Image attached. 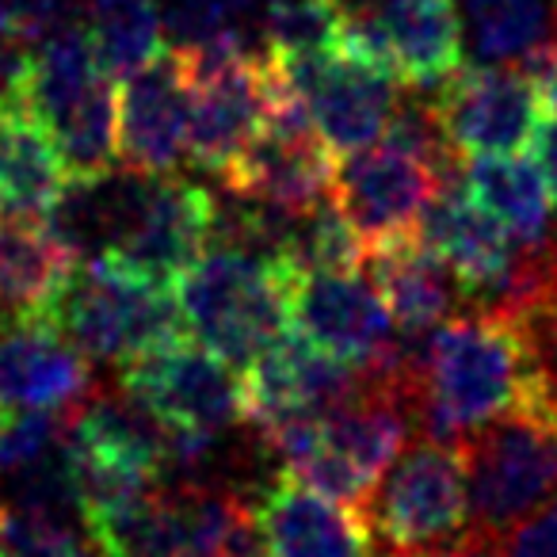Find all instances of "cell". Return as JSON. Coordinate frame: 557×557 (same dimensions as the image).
Returning <instances> with one entry per match:
<instances>
[{
  "instance_id": "cell-30",
  "label": "cell",
  "mask_w": 557,
  "mask_h": 557,
  "mask_svg": "<svg viewBox=\"0 0 557 557\" xmlns=\"http://www.w3.org/2000/svg\"><path fill=\"white\" fill-rule=\"evenodd\" d=\"M214 557H268V542H263L260 519L245 500H237L230 523H225L222 539H218Z\"/></svg>"
},
{
  "instance_id": "cell-4",
  "label": "cell",
  "mask_w": 557,
  "mask_h": 557,
  "mask_svg": "<svg viewBox=\"0 0 557 557\" xmlns=\"http://www.w3.org/2000/svg\"><path fill=\"white\" fill-rule=\"evenodd\" d=\"M42 318L92 363H119L187 341L176 290L126 271L111 256L81 260Z\"/></svg>"
},
{
  "instance_id": "cell-27",
  "label": "cell",
  "mask_w": 557,
  "mask_h": 557,
  "mask_svg": "<svg viewBox=\"0 0 557 557\" xmlns=\"http://www.w3.org/2000/svg\"><path fill=\"white\" fill-rule=\"evenodd\" d=\"M283 263L295 271H363L367 240L341 214V207L325 199L310 210H298Z\"/></svg>"
},
{
  "instance_id": "cell-23",
  "label": "cell",
  "mask_w": 557,
  "mask_h": 557,
  "mask_svg": "<svg viewBox=\"0 0 557 557\" xmlns=\"http://www.w3.org/2000/svg\"><path fill=\"white\" fill-rule=\"evenodd\" d=\"M50 141L58 146L70 176H96L115 169L119 161V88L103 73L81 100L58 111L47 123Z\"/></svg>"
},
{
  "instance_id": "cell-3",
  "label": "cell",
  "mask_w": 557,
  "mask_h": 557,
  "mask_svg": "<svg viewBox=\"0 0 557 557\" xmlns=\"http://www.w3.org/2000/svg\"><path fill=\"white\" fill-rule=\"evenodd\" d=\"M290 275L283 260L233 245H210L172 283L184 321L202 348L245 371L275 336L290 329Z\"/></svg>"
},
{
  "instance_id": "cell-19",
  "label": "cell",
  "mask_w": 557,
  "mask_h": 557,
  "mask_svg": "<svg viewBox=\"0 0 557 557\" xmlns=\"http://www.w3.org/2000/svg\"><path fill=\"white\" fill-rule=\"evenodd\" d=\"M462 184L523 248H542L557 230V202L539 161L519 153H481L462 161Z\"/></svg>"
},
{
  "instance_id": "cell-33",
  "label": "cell",
  "mask_w": 557,
  "mask_h": 557,
  "mask_svg": "<svg viewBox=\"0 0 557 557\" xmlns=\"http://www.w3.org/2000/svg\"><path fill=\"white\" fill-rule=\"evenodd\" d=\"M534 157H539L542 172L549 180V191H554V202H557V119H546L539 123V134H534Z\"/></svg>"
},
{
  "instance_id": "cell-28",
  "label": "cell",
  "mask_w": 557,
  "mask_h": 557,
  "mask_svg": "<svg viewBox=\"0 0 557 557\" xmlns=\"http://www.w3.org/2000/svg\"><path fill=\"white\" fill-rule=\"evenodd\" d=\"M0 554L4 557H103L100 546L73 531V519L42 516L0 504Z\"/></svg>"
},
{
  "instance_id": "cell-10",
  "label": "cell",
  "mask_w": 557,
  "mask_h": 557,
  "mask_svg": "<svg viewBox=\"0 0 557 557\" xmlns=\"http://www.w3.org/2000/svg\"><path fill=\"white\" fill-rule=\"evenodd\" d=\"M443 184L450 180H443L432 164L389 141H379V146L356 149L344 161H336L333 202L371 248L417 233L420 218L443 191Z\"/></svg>"
},
{
  "instance_id": "cell-24",
  "label": "cell",
  "mask_w": 557,
  "mask_h": 557,
  "mask_svg": "<svg viewBox=\"0 0 557 557\" xmlns=\"http://www.w3.org/2000/svg\"><path fill=\"white\" fill-rule=\"evenodd\" d=\"M88 27L100 70L115 81H126L164 50L157 0H88Z\"/></svg>"
},
{
  "instance_id": "cell-32",
  "label": "cell",
  "mask_w": 557,
  "mask_h": 557,
  "mask_svg": "<svg viewBox=\"0 0 557 557\" xmlns=\"http://www.w3.org/2000/svg\"><path fill=\"white\" fill-rule=\"evenodd\" d=\"M389 557H500V549H496V542L470 534V539L455 542V546H443V549H397V554H389Z\"/></svg>"
},
{
  "instance_id": "cell-1",
  "label": "cell",
  "mask_w": 557,
  "mask_h": 557,
  "mask_svg": "<svg viewBox=\"0 0 557 557\" xmlns=\"http://www.w3.org/2000/svg\"><path fill=\"white\" fill-rule=\"evenodd\" d=\"M542 363L523 318L478 310L432 329L420 367L417 409L432 440L462 443L542 386Z\"/></svg>"
},
{
  "instance_id": "cell-22",
  "label": "cell",
  "mask_w": 557,
  "mask_h": 557,
  "mask_svg": "<svg viewBox=\"0 0 557 557\" xmlns=\"http://www.w3.org/2000/svg\"><path fill=\"white\" fill-rule=\"evenodd\" d=\"M100 77L103 70L100 58H96V39L85 12L81 20H70L54 35H47L35 50L32 81H27V115L47 126L58 111L81 100Z\"/></svg>"
},
{
  "instance_id": "cell-21",
  "label": "cell",
  "mask_w": 557,
  "mask_h": 557,
  "mask_svg": "<svg viewBox=\"0 0 557 557\" xmlns=\"http://www.w3.org/2000/svg\"><path fill=\"white\" fill-rule=\"evenodd\" d=\"M70 172L47 126L27 111H0V210L47 214Z\"/></svg>"
},
{
  "instance_id": "cell-25",
  "label": "cell",
  "mask_w": 557,
  "mask_h": 557,
  "mask_svg": "<svg viewBox=\"0 0 557 557\" xmlns=\"http://www.w3.org/2000/svg\"><path fill=\"white\" fill-rule=\"evenodd\" d=\"M462 12L466 39L481 65L523 62L554 27L546 0H462Z\"/></svg>"
},
{
  "instance_id": "cell-14",
  "label": "cell",
  "mask_w": 557,
  "mask_h": 557,
  "mask_svg": "<svg viewBox=\"0 0 557 557\" xmlns=\"http://www.w3.org/2000/svg\"><path fill=\"white\" fill-rule=\"evenodd\" d=\"M187 92L184 62L161 50L149 65L131 73L119 92V161L146 176H169L187 157Z\"/></svg>"
},
{
  "instance_id": "cell-5",
  "label": "cell",
  "mask_w": 557,
  "mask_h": 557,
  "mask_svg": "<svg viewBox=\"0 0 557 557\" xmlns=\"http://www.w3.org/2000/svg\"><path fill=\"white\" fill-rule=\"evenodd\" d=\"M363 516L394 549H443L470 539V488L458 443L428 435L397 455Z\"/></svg>"
},
{
  "instance_id": "cell-11",
  "label": "cell",
  "mask_w": 557,
  "mask_h": 557,
  "mask_svg": "<svg viewBox=\"0 0 557 557\" xmlns=\"http://www.w3.org/2000/svg\"><path fill=\"white\" fill-rule=\"evenodd\" d=\"M290 325L359 371H371L397 336L394 313L363 271H295Z\"/></svg>"
},
{
  "instance_id": "cell-31",
  "label": "cell",
  "mask_w": 557,
  "mask_h": 557,
  "mask_svg": "<svg viewBox=\"0 0 557 557\" xmlns=\"http://www.w3.org/2000/svg\"><path fill=\"white\" fill-rule=\"evenodd\" d=\"M519 70L531 73L534 88H539V100L549 115L557 119V35H549L542 47H534L531 54L519 62Z\"/></svg>"
},
{
  "instance_id": "cell-8",
  "label": "cell",
  "mask_w": 557,
  "mask_h": 557,
  "mask_svg": "<svg viewBox=\"0 0 557 557\" xmlns=\"http://www.w3.org/2000/svg\"><path fill=\"white\" fill-rule=\"evenodd\" d=\"M435 111L455 153H523L539 134V88L527 70L462 65L435 88Z\"/></svg>"
},
{
  "instance_id": "cell-6",
  "label": "cell",
  "mask_w": 557,
  "mask_h": 557,
  "mask_svg": "<svg viewBox=\"0 0 557 557\" xmlns=\"http://www.w3.org/2000/svg\"><path fill=\"white\" fill-rule=\"evenodd\" d=\"M225 359L191 341L146 351L123 363V389L157 412L169 428L222 435L245 420V386Z\"/></svg>"
},
{
  "instance_id": "cell-18",
  "label": "cell",
  "mask_w": 557,
  "mask_h": 557,
  "mask_svg": "<svg viewBox=\"0 0 557 557\" xmlns=\"http://www.w3.org/2000/svg\"><path fill=\"white\" fill-rule=\"evenodd\" d=\"M77 256L54 237L42 214L0 210V306L16 318H42Z\"/></svg>"
},
{
  "instance_id": "cell-20",
  "label": "cell",
  "mask_w": 557,
  "mask_h": 557,
  "mask_svg": "<svg viewBox=\"0 0 557 557\" xmlns=\"http://www.w3.org/2000/svg\"><path fill=\"white\" fill-rule=\"evenodd\" d=\"M394 42L397 77L412 88L435 92L450 73L462 70V20L455 0H379Z\"/></svg>"
},
{
  "instance_id": "cell-34",
  "label": "cell",
  "mask_w": 557,
  "mask_h": 557,
  "mask_svg": "<svg viewBox=\"0 0 557 557\" xmlns=\"http://www.w3.org/2000/svg\"><path fill=\"white\" fill-rule=\"evenodd\" d=\"M0 420H4V409H0Z\"/></svg>"
},
{
  "instance_id": "cell-16",
  "label": "cell",
  "mask_w": 557,
  "mask_h": 557,
  "mask_svg": "<svg viewBox=\"0 0 557 557\" xmlns=\"http://www.w3.org/2000/svg\"><path fill=\"white\" fill-rule=\"evenodd\" d=\"M333 172L336 157L318 134L295 138V134L260 131L222 172V184L237 199L283 210H310L333 199Z\"/></svg>"
},
{
  "instance_id": "cell-15",
  "label": "cell",
  "mask_w": 557,
  "mask_h": 557,
  "mask_svg": "<svg viewBox=\"0 0 557 557\" xmlns=\"http://www.w3.org/2000/svg\"><path fill=\"white\" fill-rule=\"evenodd\" d=\"M268 557H371V523L359 508L278 473L256 504Z\"/></svg>"
},
{
  "instance_id": "cell-9",
  "label": "cell",
  "mask_w": 557,
  "mask_h": 557,
  "mask_svg": "<svg viewBox=\"0 0 557 557\" xmlns=\"http://www.w3.org/2000/svg\"><path fill=\"white\" fill-rule=\"evenodd\" d=\"M417 237L455 271L466 298L478 310H500L516 283L523 245L508 233L500 218H493L470 191L462 176L443 184L417 225Z\"/></svg>"
},
{
  "instance_id": "cell-7",
  "label": "cell",
  "mask_w": 557,
  "mask_h": 557,
  "mask_svg": "<svg viewBox=\"0 0 557 557\" xmlns=\"http://www.w3.org/2000/svg\"><path fill=\"white\" fill-rule=\"evenodd\" d=\"M275 62L283 77L310 100L313 131L333 149V157H348L356 149L374 146V138H382L389 115L397 111V100H401L394 73L363 65L341 50L275 58Z\"/></svg>"
},
{
  "instance_id": "cell-26",
  "label": "cell",
  "mask_w": 557,
  "mask_h": 557,
  "mask_svg": "<svg viewBox=\"0 0 557 557\" xmlns=\"http://www.w3.org/2000/svg\"><path fill=\"white\" fill-rule=\"evenodd\" d=\"M256 9H260V20H256L260 35L275 58L341 50V0H256Z\"/></svg>"
},
{
  "instance_id": "cell-29",
  "label": "cell",
  "mask_w": 557,
  "mask_h": 557,
  "mask_svg": "<svg viewBox=\"0 0 557 557\" xmlns=\"http://www.w3.org/2000/svg\"><path fill=\"white\" fill-rule=\"evenodd\" d=\"M65 417L70 412H20L0 420V481L47 458L65 440Z\"/></svg>"
},
{
  "instance_id": "cell-2",
  "label": "cell",
  "mask_w": 557,
  "mask_h": 557,
  "mask_svg": "<svg viewBox=\"0 0 557 557\" xmlns=\"http://www.w3.org/2000/svg\"><path fill=\"white\" fill-rule=\"evenodd\" d=\"M470 534L500 542L557 493V401L549 386L488 420L462 443Z\"/></svg>"
},
{
  "instance_id": "cell-17",
  "label": "cell",
  "mask_w": 557,
  "mask_h": 557,
  "mask_svg": "<svg viewBox=\"0 0 557 557\" xmlns=\"http://www.w3.org/2000/svg\"><path fill=\"white\" fill-rule=\"evenodd\" d=\"M363 271L379 287L401 333H432L458 310V302H466L455 271L417 233L371 245Z\"/></svg>"
},
{
  "instance_id": "cell-13",
  "label": "cell",
  "mask_w": 557,
  "mask_h": 557,
  "mask_svg": "<svg viewBox=\"0 0 557 557\" xmlns=\"http://www.w3.org/2000/svg\"><path fill=\"white\" fill-rule=\"evenodd\" d=\"M92 397V359L47 318H0V409L73 412Z\"/></svg>"
},
{
  "instance_id": "cell-12",
  "label": "cell",
  "mask_w": 557,
  "mask_h": 557,
  "mask_svg": "<svg viewBox=\"0 0 557 557\" xmlns=\"http://www.w3.org/2000/svg\"><path fill=\"white\" fill-rule=\"evenodd\" d=\"M214 202V195L195 180L172 176V172L153 176L134 225L108 256L149 283L172 287L210 248Z\"/></svg>"
}]
</instances>
